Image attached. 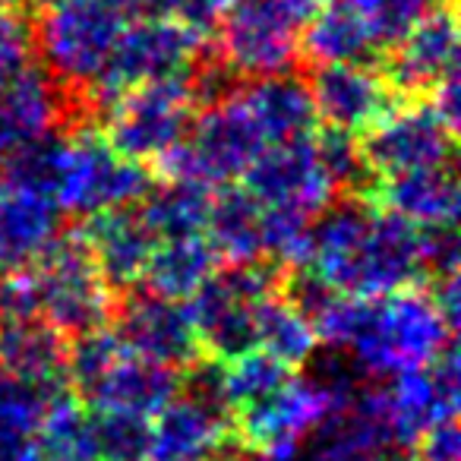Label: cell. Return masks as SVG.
<instances>
[{"label":"cell","instance_id":"6da1fadb","mask_svg":"<svg viewBox=\"0 0 461 461\" xmlns=\"http://www.w3.org/2000/svg\"><path fill=\"white\" fill-rule=\"evenodd\" d=\"M320 341L351 357L354 373L392 379L429 366L452 345V322L436 307L433 294L402 288L383 297L329 294L316 310Z\"/></svg>","mask_w":461,"mask_h":461},{"label":"cell","instance_id":"7a4b0ae2","mask_svg":"<svg viewBox=\"0 0 461 461\" xmlns=\"http://www.w3.org/2000/svg\"><path fill=\"white\" fill-rule=\"evenodd\" d=\"M307 272L348 297H383L414 288L423 276L420 228L360 203L329 205L310 224Z\"/></svg>","mask_w":461,"mask_h":461},{"label":"cell","instance_id":"3957f363","mask_svg":"<svg viewBox=\"0 0 461 461\" xmlns=\"http://www.w3.org/2000/svg\"><path fill=\"white\" fill-rule=\"evenodd\" d=\"M152 186L146 165L114 149L98 127H77L58 136V167H54L51 199L60 212L98 215L108 209H127L140 203Z\"/></svg>","mask_w":461,"mask_h":461},{"label":"cell","instance_id":"277c9868","mask_svg":"<svg viewBox=\"0 0 461 461\" xmlns=\"http://www.w3.org/2000/svg\"><path fill=\"white\" fill-rule=\"evenodd\" d=\"M269 149L263 127L247 108L240 89L224 92L190 123L180 146L165 158L171 177L193 180L199 186H228L247 174V167Z\"/></svg>","mask_w":461,"mask_h":461},{"label":"cell","instance_id":"5b68a950","mask_svg":"<svg viewBox=\"0 0 461 461\" xmlns=\"http://www.w3.org/2000/svg\"><path fill=\"white\" fill-rule=\"evenodd\" d=\"M357 392L354 366L332 364L320 376H288L269 395L238 411V433L250 448H291L301 452V442L339 411Z\"/></svg>","mask_w":461,"mask_h":461},{"label":"cell","instance_id":"8992f818","mask_svg":"<svg viewBox=\"0 0 461 461\" xmlns=\"http://www.w3.org/2000/svg\"><path fill=\"white\" fill-rule=\"evenodd\" d=\"M127 23L130 10L114 0H70L48 7L39 26V51L48 73L70 89H92Z\"/></svg>","mask_w":461,"mask_h":461},{"label":"cell","instance_id":"52a82bcc","mask_svg":"<svg viewBox=\"0 0 461 461\" xmlns=\"http://www.w3.org/2000/svg\"><path fill=\"white\" fill-rule=\"evenodd\" d=\"M39 316L60 335H83L108 322L111 285L79 234L58 238L29 269Z\"/></svg>","mask_w":461,"mask_h":461},{"label":"cell","instance_id":"ba28073f","mask_svg":"<svg viewBox=\"0 0 461 461\" xmlns=\"http://www.w3.org/2000/svg\"><path fill=\"white\" fill-rule=\"evenodd\" d=\"M196 111L190 73L142 83L108 104V140L127 158L165 161L186 136Z\"/></svg>","mask_w":461,"mask_h":461},{"label":"cell","instance_id":"9c48e42d","mask_svg":"<svg viewBox=\"0 0 461 461\" xmlns=\"http://www.w3.org/2000/svg\"><path fill=\"white\" fill-rule=\"evenodd\" d=\"M303 20L291 0H238L215 29L221 67L247 79L291 73L301 54Z\"/></svg>","mask_w":461,"mask_h":461},{"label":"cell","instance_id":"30bf717a","mask_svg":"<svg viewBox=\"0 0 461 461\" xmlns=\"http://www.w3.org/2000/svg\"><path fill=\"white\" fill-rule=\"evenodd\" d=\"M276 294V276L266 266H230L218 272L186 301L199 348L215 360H228L234 354L253 348L257 313L263 301Z\"/></svg>","mask_w":461,"mask_h":461},{"label":"cell","instance_id":"8fae6325","mask_svg":"<svg viewBox=\"0 0 461 461\" xmlns=\"http://www.w3.org/2000/svg\"><path fill=\"white\" fill-rule=\"evenodd\" d=\"M199 39L186 32L174 16L146 14L142 20H133L117 35L114 48L108 54L102 77L92 86L95 102L111 104L117 95L142 83L167 77H186L196 54Z\"/></svg>","mask_w":461,"mask_h":461},{"label":"cell","instance_id":"7c38bea8","mask_svg":"<svg viewBox=\"0 0 461 461\" xmlns=\"http://www.w3.org/2000/svg\"><path fill=\"white\" fill-rule=\"evenodd\" d=\"M240 180L266 215L303 224H313L316 215L332 205L339 190L316 155L313 133L269 146Z\"/></svg>","mask_w":461,"mask_h":461},{"label":"cell","instance_id":"4fadbf2b","mask_svg":"<svg viewBox=\"0 0 461 461\" xmlns=\"http://www.w3.org/2000/svg\"><path fill=\"white\" fill-rule=\"evenodd\" d=\"M452 136L446 117L433 104H408L392 108L366 130V142L360 146L366 171L376 177H395L417 167L448 165L452 158Z\"/></svg>","mask_w":461,"mask_h":461},{"label":"cell","instance_id":"5bb4252c","mask_svg":"<svg viewBox=\"0 0 461 461\" xmlns=\"http://www.w3.org/2000/svg\"><path fill=\"white\" fill-rule=\"evenodd\" d=\"M458 376V354L448 345L429 366L398 373L389 379V385L376 389L395 446H411L420 439L423 429L455 417Z\"/></svg>","mask_w":461,"mask_h":461},{"label":"cell","instance_id":"9a60e30c","mask_svg":"<svg viewBox=\"0 0 461 461\" xmlns=\"http://www.w3.org/2000/svg\"><path fill=\"white\" fill-rule=\"evenodd\" d=\"M395 41L383 0H326L303 20L301 51L316 64H360Z\"/></svg>","mask_w":461,"mask_h":461},{"label":"cell","instance_id":"2e32d148","mask_svg":"<svg viewBox=\"0 0 461 461\" xmlns=\"http://www.w3.org/2000/svg\"><path fill=\"white\" fill-rule=\"evenodd\" d=\"M228 442V414L199 389L196 395H174L149 420L146 461H215Z\"/></svg>","mask_w":461,"mask_h":461},{"label":"cell","instance_id":"e0dca14e","mask_svg":"<svg viewBox=\"0 0 461 461\" xmlns=\"http://www.w3.org/2000/svg\"><path fill=\"white\" fill-rule=\"evenodd\" d=\"M316 117L332 130L366 133L385 111H392V83L366 60L360 64H320L310 83Z\"/></svg>","mask_w":461,"mask_h":461},{"label":"cell","instance_id":"ac0fdd59","mask_svg":"<svg viewBox=\"0 0 461 461\" xmlns=\"http://www.w3.org/2000/svg\"><path fill=\"white\" fill-rule=\"evenodd\" d=\"M117 335L133 354L171 370L190 366L203 351L186 303L167 301L152 291L146 297H133L123 307Z\"/></svg>","mask_w":461,"mask_h":461},{"label":"cell","instance_id":"d6986e66","mask_svg":"<svg viewBox=\"0 0 461 461\" xmlns=\"http://www.w3.org/2000/svg\"><path fill=\"white\" fill-rule=\"evenodd\" d=\"M395 41L389 83H395L398 89L429 92L448 73L458 70V20L448 4L414 20Z\"/></svg>","mask_w":461,"mask_h":461},{"label":"cell","instance_id":"ffe728a7","mask_svg":"<svg viewBox=\"0 0 461 461\" xmlns=\"http://www.w3.org/2000/svg\"><path fill=\"white\" fill-rule=\"evenodd\" d=\"M60 238V209L51 196L7 184L0 190V276L26 272Z\"/></svg>","mask_w":461,"mask_h":461},{"label":"cell","instance_id":"44dd1931","mask_svg":"<svg viewBox=\"0 0 461 461\" xmlns=\"http://www.w3.org/2000/svg\"><path fill=\"white\" fill-rule=\"evenodd\" d=\"M0 370L45 395L67 392L64 335L41 316L0 320Z\"/></svg>","mask_w":461,"mask_h":461},{"label":"cell","instance_id":"7402d4cb","mask_svg":"<svg viewBox=\"0 0 461 461\" xmlns=\"http://www.w3.org/2000/svg\"><path fill=\"white\" fill-rule=\"evenodd\" d=\"M64 117L58 79L29 64L0 89V158L58 130Z\"/></svg>","mask_w":461,"mask_h":461},{"label":"cell","instance_id":"603a6c76","mask_svg":"<svg viewBox=\"0 0 461 461\" xmlns=\"http://www.w3.org/2000/svg\"><path fill=\"white\" fill-rule=\"evenodd\" d=\"M174 395H177V370L152 364L130 348H123L108 364V370L83 392L92 408L123 411L146 420H152Z\"/></svg>","mask_w":461,"mask_h":461},{"label":"cell","instance_id":"cb8c5ba5","mask_svg":"<svg viewBox=\"0 0 461 461\" xmlns=\"http://www.w3.org/2000/svg\"><path fill=\"white\" fill-rule=\"evenodd\" d=\"M79 238L86 240L98 272L111 288H133L142 282L155 238L140 218V212L127 205V209H108L89 215Z\"/></svg>","mask_w":461,"mask_h":461},{"label":"cell","instance_id":"d4e9b609","mask_svg":"<svg viewBox=\"0 0 461 461\" xmlns=\"http://www.w3.org/2000/svg\"><path fill=\"white\" fill-rule=\"evenodd\" d=\"M379 203L414 228H446L458 218V180L448 165L383 177Z\"/></svg>","mask_w":461,"mask_h":461},{"label":"cell","instance_id":"484cf974","mask_svg":"<svg viewBox=\"0 0 461 461\" xmlns=\"http://www.w3.org/2000/svg\"><path fill=\"white\" fill-rule=\"evenodd\" d=\"M205 238L215 247L218 259L230 266H250L266 259V215L247 186H218L212 196Z\"/></svg>","mask_w":461,"mask_h":461},{"label":"cell","instance_id":"4316f807","mask_svg":"<svg viewBox=\"0 0 461 461\" xmlns=\"http://www.w3.org/2000/svg\"><path fill=\"white\" fill-rule=\"evenodd\" d=\"M218 269V253L205 234H184V238L155 240L152 257L142 272L149 291L167 301L186 303Z\"/></svg>","mask_w":461,"mask_h":461},{"label":"cell","instance_id":"83f0119b","mask_svg":"<svg viewBox=\"0 0 461 461\" xmlns=\"http://www.w3.org/2000/svg\"><path fill=\"white\" fill-rule=\"evenodd\" d=\"M240 95H244L247 108L253 111L257 123L263 127L269 146L313 133L316 111L313 98H310V86L303 79L291 77V73L263 77L247 83L240 89Z\"/></svg>","mask_w":461,"mask_h":461},{"label":"cell","instance_id":"f1b7e54d","mask_svg":"<svg viewBox=\"0 0 461 461\" xmlns=\"http://www.w3.org/2000/svg\"><path fill=\"white\" fill-rule=\"evenodd\" d=\"M316 345H320V332L313 320L291 297H282L278 291L266 297L257 313L253 348L266 351L285 366H301L316 354Z\"/></svg>","mask_w":461,"mask_h":461},{"label":"cell","instance_id":"f546056e","mask_svg":"<svg viewBox=\"0 0 461 461\" xmlns=\"http://www.w3.org/2000/svg\"><path fill=\"white\" fill-rule=\"evenodd\" d=\"M288 376L291 366L278 364L276 357H269L259 348H247V351L221 360V366L212 373V379L203 383V392H209L224 411H240L257 402V398L269 395Z\"/></svg>","mask_w":461,"mask_h":461},{"label":"cell","instance_id":"4dcf8cb0","mask_svg":"<svg viewBox=\"0 0 461 461\" xmlns=\"http://www.w3.org/2000/svg\"><path fill=\"white\" fill-rule=\"evenodd\" d=\"M146 203L140 209V218L152 230V238H184V234H205V218H209L212 190L199 186L193 180H177L152 190L149 186Z\"/></svg>","mask_w":461,"mask_h":461},{"label":"cell","instance_id":"1f68e13d","mask_svg":"<svg viewBox=\"0 0 461 461\" xmlns=\"http://www.w3.org/2000/svg\"><path fill=\"white\" fill-rule=\"evenodd\" d=\"M35 439L41 461H98L89 436V414L67 392H58L48 402Z\"/></svg>","mask_w":461,"mask_h":461},{"label":"cell","instance_id":"d6a6232c","mask_svg":"<svg viewBox=\"0 0 461 461\" xmlns=\"http://www.w3.org/2000/svg\"><path fill=\"white\" fill-rule=\"evenodd\" d=\"M89 436L98 461H146V446H149L146 417L92 408Z\"/></svg>","mask_w":461,"mask_h":461},{"label":"cell","instance_id":"836d02e7","mask_svg":"<svg viewBox=\"0 0 461 461\" xmlns=\"http://www.w3.org/2000/svg\"><path fill=\"white\" fill-rule=\"evenodd\" d=\"M313 146L335 186L360 184V177H364V171H366V161H364V152H360L357 136L329 127V130H322L320 136H313Z\"/></svg>","mask_w":461,"mask_h":461},{"label":"cell","instance_id":"e575fe53","mask_svg":"<svg viewBox=\"0 0 461 461\" xmlns=\"http://www.w3.org/2000/svg\"><path fill=\"white\" fill-rule=\"evenodd\" d=\"M32 29L14 7H0V89L32 64Z\"/></svg>","mask_w":461,"mask_h":461},{"label":"cell","instance_id":"d590c367","mask_svg":"<svg viewBox=\"0 0 461 461\" xmlns=\"http://www.w3.org/2000/svg\"><path fill=\"white\" fill-rule=\"evenodd\" d=\"M238 0H171L167 4V14L186 29L196 39L205 35H215V29L221 26V20L230 14Z\"/></svg>","mask_w":461,"mask_h":461},{"label":"cell","instance_id":"8d00e7d4","mask_svg":"<svg viewBox=\"0 0 461 461\" xmlns=\"http://www.w3.org/2000/svg\"><path fill=\"white\" fill-rule=\"evenodd\" d=\"M420 250L423 269L433 272L436 278L458 272V240H455V224L446 228H420Z\"/></svg>","mask_w":461,"mask_h":461},{"label":"cell","instance_id":"74e56055","mask_svg":"<svg viewBox=\"0 0 461 461\" xmlns=\"http://www.w3.org/2000/svg\"><path fill=\"white\" fill-rule=\"evenodd\" d=\"M417 446H420L417 455H420L423 461H461V429H458V423H455V417L423 429Z\"/></svg>","mask_w":461,"mask_h":461},{"label":"cell","instance_id":"f35d334b","mask_svg":"<svg viewBox=\"0 0 461 461\" xmlns=\"http://www.w3.org/2000/svg\"><path fill=\"white\" fill-rule=\"evenodd\" d=\"M35 433V427L0 417V461H41Z\"/></svg>","mask_w":461,"mask_h":461},{"label":"cell","instance_id":"ab89813d","mask_svg":"<svg viewBox=\"0 0 461 461\" xmlns=\"http://www.w3.org/2000/svg\"><path fill=\"white\" fill-rule=\"evenodd\" d=\"M446 4H448V0H383L385 16H389L392 29H395V39L414 20H420V16H427V14H433V10L446 7Z\"/></svg>","mask_w":461,"mask_h":461},{"label":"cell","instance_id":"60d3db41","mask_svg":"<svg viewBox=\"0 0 461 461\" xmlns=\"http://www.w3.org/2000/svg\"><path fill=\"white\" fill-rule=\"evenodd\" d=\"M297 455L301 452H291V448H250V446H244L240 452H234V455H218L215 461H297Z\"/></svg>","mask_w":461,"mask_h":461},{"label":"cell","instance_id":"b9f144b4","mask_svg":"<svg viewBox=\"0 0 461 461\" xmlns=\"http://www.w3.org/2000/svg\"><path fill=\"white\" fill-rule=\"evenodd\" d=\"M171 0H121V7L130 14H165Z\"/></svg>","mask_w":461,"mask_h":461},{"label":"cell","instance_id":"7bdbcfd3","mask_svg":"<svg viewBox=\"0 0 461 461\" xmlns=\"http://www.w3.org/2000/svg\"><path fill=\"white\" fill-rule=\"evenodd\" d=\"M291 4H294V7L301 10L303 16H310L316 7H320V4H326V0H291Z\"/></svg>","mask_w":461,"mask_h":461},{"label":"cell","instance_id":"ee69618b","mask_svg":"<svg viewBox=\"0 0 461 461\" xmlns=\"http://www.w3.org/2000/svg\"><path fill=\"white\" fill-rule=\"evenodd\" d=\"M385 461H423L420 455H414V452H398V455H392V458H385Z\"/></svg>","mask_w":461,"mask_h":461},{"label":"cell","instance_id":"f6af8a7d","mask_svg":"<svg viewBox=\"0 0 461 461\" xmlns=\"http://www.w3.org/2000/svg\"><path fill=\"white\" fill-rule=\"evenodd\" d=\"M7 184H10V180H7V165H4V158H0V190H4Z\"/></svg>","mask_w":461,"mask_h":461},{"label":"cell","instance_id":"bcb514c9","mask_svg":"<svg viewBox=\"0 0 461 461\" xmlns=\"http://www.w3.org/2000/svg\"><path fill=\"white\" fill-rule=\"evenodd\" d=\"M20 4H26V0H0V7H20Z\"/></svg>","mask_w":461,"mask_h":461},{"label":"cell","instance_id":"7dc6e473","mask_svg":"<svg viewBox=\"0 0 461 461\" xmlns=\"http://www.w3.org/2000/svg\"><path fill=\"white\" fill-rule=\"evenodd\" d=\"M45 7H58V4H70V0H41ZM114 4H121V0H114Z\"/></svg>","mask_w":461,"mask_h":461},{"label":"cell","instance_id":"c3c4849f","mask_svg":"<svg viewBox=\"0 0 461 461\" xmlns=\"http://www.w3.org/2000/svg\"><path fill=\"white\" fill-rule=\"evenodd\" d=\"M4 383H7V373L0 370V389H4Z\"/></svg>","mask_w":461,"mask_h":461}]
</instances>
